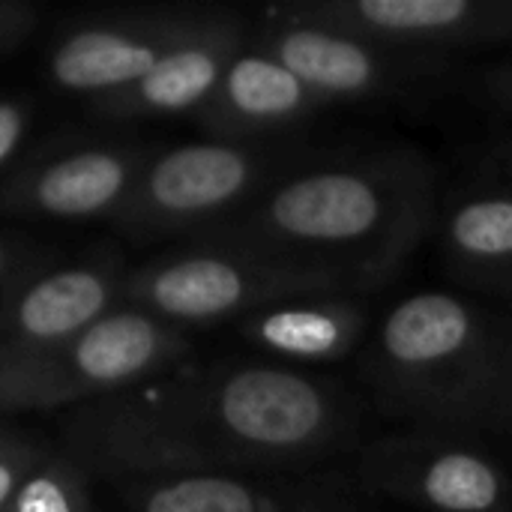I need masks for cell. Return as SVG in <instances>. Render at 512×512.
I'll return each mask as SVG.
<instances>
[{"label":"cell","mask_w":512,"mask_h":512,"mask_svg":"<svg viewBox=\"0 0 512 512\" xmlns=\"http://www.w3.org/2000/svg\"><path fill=\"white\" fill-rule=\"evenodd\" d=\"M150 150L138 141L96 135L51 138L0 180V210L51 222H114Z\"/></svg>","instance_id":"ba28073f"},{"label":"cell","mask_w":512,"mask_h":512,"mask_svg":"<svg viewBox=\"0 0 512 512\" xmlns=\"http://www.w3.org/2000/svg\"><path fill=\"white\" fill-rule=\"evenodd\" d=\"M354 294L366 288L351 273L270 258L234 246L189 243L126 270L123 306H135L180 330L243 321L267 306L315 297Z\"/></svg>","instance_id":"5b68a950"},{"label":"cell","mask_w":512,"mask_h":512,"mask_svg":"<svg viewBox=\"0 0 512 512\" xmlns=\"http://www.w3.org/2000/svg\"><path fill=\"white\" fill-rule=\"evenodd\" d=\"M33 126V105L24 96L0 93V180L18 162V153Z\"/></svg>","instance_id":"ffe728a7"},{"label":"cell","mask_w":512,"mask_h":512,"mask_svg":"<svg viewBox=\"0 0 512 512\" xmlns=\"http://www.w3.org/2000/svg\"><path fill=\"white\" fill-rule=\"evenodd\" d=\"M189 357V330L120 303L78 336L0 375V417L66 414L171 372Z\"/></svg>","instance_id":"8992f818"},{"label":"cell","mask_w":512,"mask_h":512,"mask_svg":"<svg viewBox=\"0 0 512 512\" xmlns=\"http://www.w3.org/2000/svg\"><path fill=\"white\" fill-rule=\"evenodd\" d=\"M369 309L354 294H315L267 306L237 321L240 336L282 366L348 360L369 342Z\"/></svg>","instance_id":"2e32d148"},{"label":"cell","mask_w":512,"mask_h":512,"mask_svg":"<svg viewBox=\"0 0 512 512\" xmlns=\"http://www.w3.org/2000/svg\"><path fill=\"white\" fill-rule=\"evenodd\" d=\"M363 372L381 411L420 429H510L512 327L468 297L399 300L366 342Z\"/></svg>","instance_id":"3957f363"},{"label":"cell","mask_w":512,"mask_h":512,"mask_svg":"<svg viewBox=\"0 0 512 512\" xmlns=\"http://www.w3.org/2000/svg\"><path fill=\"white\" fill-rule=\"evenodd\" d=\"M357 438L354 396L282 363L186 360L60 414V447L108 486L168 474L300 477Z\"/></svg>","instance_id":"6da1fadb"},{"label":"cell","mask_w":512,"mask_h":512,"mask_svg":"<svg viewBox=\"0 0 512 512\" xmlns=\"http://www.w3.org/2000/svg\"><path fill=\"white\" fill-rule=\"evenodd\" d=\"M498 174L504 177V186L512 189V141H507L501 150H498Z\"/></svg>","instance_id":"cb8c5ba5"},{"label":"cell","mask_w":512,"mask_h":512,"mask_svg":"<svg viewBox=\"0 0 512 512\" xmlns=\"http://www.w3.org/2000/svg\"><path fill=\"white\" fill-rule=\"evenodd\" d=\"M510 429H512V411H510Z\"/></svg>","instance_id":"d4e9b609"},{"label":"cell","mask_w":512,"mask_h":512,"mask_svg":"<svg viewBox=\"0 0 512 512\" xmlns=\"http://www.w3.org/2000/svg\"><path fill=\"white\" fill-rule=\"evenodd\" d=\"M51 258L54 255L30 237L0 234V294H6L15 282H21L27 273L48 264Z\"/></svg>","instance_id":"44dd1931"},{"label":"cell","mask_w":512,"mask_h":512,"mask_svg":"<svg viewBox=\"0 0 512 512\" xmlns=\"http://www.w3.org/2000/svg\"><path fill=\"white\" fill-rule=\"evenodd\" d=\"M438 225L435 162L411 144L315 150L252 204L189 243L333 267L366 294L390 285Z\"/></svg>","instance_id":"7a4b0ae2"},{"label":"cell","mask_w":512,"mask_h":512,"mask_svg":"<svg viewBox=\"0 0 512 512\" xmlns=\"http://www.w3.org/2000/svg\"><path fill=\"white\" fill-rule=\"evenodd\" d=\"M111 486L120 512H363L336 474H168Z\"/></svg>","instance_id":"5bb4252c"},{"label":"cell","mask_w":512,"mask_h":512,"mask_svg":"<svg viewBox=\"0 0 512 512\" xmlns=\"http://www.w3.org/2000/svg\"><path fill=\"white\" fill-rule=\"evenodd\" d=\"M480 90L489 102L512 114V54L480 75Z\"/></svg>","instance_id":"603a6c76"},{"label":"cell","mask_w":512,"mask_h":512,"mask_svg":"<svg viewBox=\"0 0 512 512\" xmlns=\"http://www.w3.org/2000/svg\"><path fill=\"white\" fill-rule=\"evenodd\" d=\"M39 24V9L24 0H0V54L24 42Z\"/></svg>","instance_id":"7402d4cb"},{"label":"cell","mask_w":512,"mask_h":512,"mask_svg":"<svg viewBox=\"0 0 512 512\" xmlns=\"http://www.w3.org/2000/svg\"><path fill=\"white\" fill-rule=\"evenodd\" d=\"M126 264L111 249L51 258L0 294V375L48 354L120 306Z\"/></svg>","instance_id":"30bf717a"},{"label":"cell","mask_w":512,"mask_h":512,"mask_svg":"<svg viewBox=\"0 0 512 512\" xmlns=\"http://www.w3.org/2000/svg\"><path fill=\"white\" fill-rule=\"evenodd\" d=\"M195 9L102 12L66 24L48 48V78L57 90L90 102L135 87L183 33Z\"/></svg>","instance_id":"7c38bea8"},{"label":"cell","mask_w":512,"mask_h":512,"mask_svg":"<svg viewBox=\"0 0 512 512\" xmlns=\"http://www.w3.org/2000/svg\"><path fill=\"white\" fill-rule=\"evenodd\" d=\"M360 483L423 512H512V477L483 447L453 432L420 429L369 444Z\"/></svg>","instance_id":"9c48e42d"},{"label":"cell","mask_w":512,"mask_h":512,"mask_svg":"<svg viewBox=\"0 0 512 512\" xmlns=\"http://www.w3.org/2000/svg\"><path fill=\"white\" fill-rule=\"evenodd\" d=\"M48 447V441L30 435L27 429L0 420V512L9 510L18 486L48 453Z\"/></svg>","instance_id":"d6986e66"},{"label":"cell","mask_w":512,"mask_h":512,"mask_svg":"<svg viewBox=\"0 0 512 512\" xmlns=\"http://www.w3.org/2000/svg\"><path fill=\"white\" fill-rule=\"evenodd\" d=\"M312 153L300 144L222 138L150 150L114 228L135 243L195 240L237 216Z\"/></svg>","instance_id":"277c9868"},{"label":"cell","mask_w":512,"mask_h":512,"mask_svg":"<svg viewBox=\"0 0 512 512\" xmlns=\"http://www.w3.org/2000/svg\"><path fill=\"white\" fill-rule=\"evenodd\" d=\"M93 477L60 447L36 462L6 512H96Z\"/></svg>","instance_id":"ac0fdd59"},{"label":"cell","mask_w":512,"mask_h":512,"mask_svg":"<svg viewBox=\"0 0 512 512\" xmlns=\"http://www.w3.org/2000/svg\"><path fill=\"white\" fill-rule=\"evenodd\" d=\"M444 261L453 279L512 300V189H480L456 198L441 225Z\"/></svg>","instance_id":"e0dca14e"},{"label":"cell","mask_w":512,"mask_h":512,"mask_svg":"<svg viewBox=\"0 0 512 512\" xmlns=\"http://www.w3.org/2000/svg\"><path fill=\"white\" fill-rule=\"evenodd\" d=\"M318 111H324L321 99L285 63L249 39L192 117L210 138L276 141L306 126Z\"/></svg>","instance_id":"9a60e30c"},{"label":"cell","mask_w":512,"mask_h":512,"mask_svg":"<svg viewBox=\"0 0 512 512\" xmlns=\"http://www.w3.org/2000/svg\"><path fill=\"white\" fill-rule=\"evenodd\" d=\"M252 39V24L231 9H195L165 57L129 90L90 102L108 120H153L195 114L231 60Z\"/></svg>","instance_id":"4fadbf2b"},{"label":"cell","mask_w":512,"mask_h":512,"mask_svg":"<svg viewBox=\"0 0 512 512\" xmlns=\"http://www.w3.org/2000/svg\"><path fill=\"white\" fill-rule=\"evenodd\" d=\"M252 42L285 63L318 99L330 105H378L420 96L447 66L384 48L360 33L309 15L297 0L270 6Z\"/></svg>","instance_id":"52a82bcc"},{"label":"cell","mask_w":512,"mask_h":512,"mask_svg":"<svg viewBox=\"0 0 512 512\" xmlns=\"http://www.w3.org/2000/svg\"><path fill=\"white\" fill-rule=\"evenodd\" d=\"M309 15L381 42L390 51L444 63L453 54L512 39V0H297Z\"/></svg>","instance_id":"8fae6325"}]
</instances>
